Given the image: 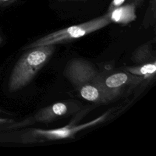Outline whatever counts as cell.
<instances>
[{"label":"cell","mask_w":156,"mask_h":156,"mask_svg":"<svg viewBox=\"0 0 156 156\" xmlns=\"http://www.w3.org/2000/svg\"><path fill=\"white\" fill-rule=\"evenodd\" d=\"M80 108V106L77 102H58L40 110L35 115V119L40 122L50 123L60 118L73 114Z\"/></svg>","instance_id":"cell-6"},{"label":"cell","mask_w":156,"mask_h":156,"mask_svg":"<svg viewBox=\"0 0 156 156\" xmlns=\"http://www.w3.org/2000/svg\"><path fill=\"white\" fill-rule=\"evenodd\" d=\"M132 60L138 64H143L155 61V56L149 44H144L136 49L133 53Z\"/></svg>","instance_id":"cell-9"},{"label":"cell","mask_w":156,"mask_h":156,"mask_svg":"<svg viewBox=\"0 0 156 156\" xmlns=\"http://www.w3.org/2000/svg\"><path fill=\"white\" fill-rule=\"evenodd\" d=\"M108 114L109 112H107L97 118L82 124L76 125V120H74L69 124L58 129L48 130L35 129L31 132L32 136L35 139V141L41 142L73 138L79 132L101 123L107 118Z\"/></svg>","instance_id":"cell-5"},{"label":"cell","mask_w":156,"mask_h":156,"mask_svg":"<svg viewBox=\"0 0 156 156\" xmlns=\"http://www.w3.org/2000/svg\"><path fill=\"white\" fill-rule=\"evenodd\" d=\"M54 50L55 45L52 44L32 48L15 69L13 78L14 87L19 88L29 83L49 61Z\"/></svg>","instance_id":"cell-2"},{"label":"cell","mask_w":156,"mask_h":156,"mask_svg":"<svg viewBox=\"0 0 156 156\" xmlns=\"http://www.w3.org/2000/svg\"><path fill=\"white\" fill-rule=\"evenodd\" d=\"M65 74L77 91L90 85L101 87L99 82L100 73L93 64L83 59L71 60L65 67Z\"/></svg>","instance_id":"cell-3"},{"label":"cell","mask_w":156,"mask_h":156,"mask_svg":"<svg viewBox=\"0 0 156 156\" xmlns=\"http://www.w3.org/2000/svg\"><path fill=\"white\" fill-rule=\"evenodd\" d=\"M144 79L143 77L130 74L124 70L113 73H100L99 82L104 91L115 99L123 93L137 86Z\"/></svg>","instance_id":"cell-4"},{"label":"cell","mask_w":156,"mask_h":156,"mask_svg":"<svg viewBox=\"0 0 156 156\" xmlns=\"http://www.w3.org/2000/svg\"><path fill=\"white\" fill-rule=\"evenodd\" d=\"M15 0H0V5L2 4H10Z\"/></svg>","instance_id":"cell-11"},{"label":"cell","mask_w":156,"mask_h":156,"mask_svg":"<svg viewBox=\"0 0 156 156\" xmlns=\"http://www.w3.org/2000/svg\"><path fill=\"white\" fill-rule=\"evenodd\" d=\"M137 8L135 4L126 2L108 12L110 20L111 22L120 25H127L136 19V10Z\"/></svg>","instance_id":"cell-7"},{"label":"cell","mask_w":156,"mask_h":156,"mask_svg":"<svg viewBox=\"0 0 156 156\" xmlns=\"http://www.w3.org/2000/svg\"><path fill=\"white\" fill-rule=\"evenodd\" d=\"M111 22L109 14L107 12L102 16L85 23L73 25L48 34L32 43L29 48L40 46L55 45L84 37L108 26Z\"/></svg>","instance_id":"cell-1"},{"label":"cell","mask_w":156,"mask_h":156,"mask_svg":"<svg viewBox=\"0 0 156 156\" xmlns=\"http://www.w3.org/2000/svg\"><path fill=\"white\" fill-rule=\"evenodd\" d=\"M59 1H68V0H58Z\"/></svg>","instance_id":"cell-12"},{"label":"cell","mask_w":156,"mask_h":156,"mask_svg":"<svg viewBox=\"0 0 156 156\" xmlns=\"http://www.w3.org/2000/svg\"><path fill=\"white\" fill-rule=\"evenodd\" d=\"M130 74L143 77L144 79L151 78L156 71V62L141 64L136 66H128L124 69Z\"/></svg>","instance_id":"cell-8"},{"label":"cell","mask_w":156,"mask_h":156,"mask_svg":"<svg viewBox=\"0 0 156 156\" xmlns=\"http://www.w3.org/2000/svg\"><path fill=\"white\" fill-rule=\"evenodd\" d=\"M126 0H112L108 7L107 12H110L113 9L121 6L126 2Z\"/></svg>","instance_id":"cell-10"}]
</instances>
